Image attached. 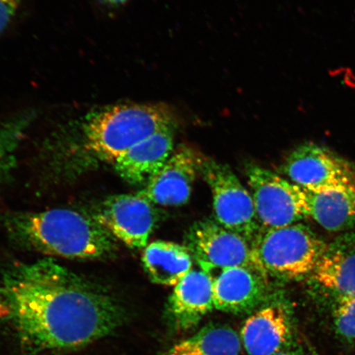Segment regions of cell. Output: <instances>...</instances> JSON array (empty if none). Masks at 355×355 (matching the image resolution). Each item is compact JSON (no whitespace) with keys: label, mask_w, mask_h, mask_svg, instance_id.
<instances>
[{"label":"cell","mask_w":355,"mask_h":355,"mask_svg":"<svg viewBox=\"0 0 355 355\" xmlns=\"http://www.w3.org/2000/svg\"><path fill=\"white\" fill-rule=\"evenodd\" d=\"M3 295L24 339L40 349L82 347L122 322L111 297L51 259L13 268Z\"/></svg>","instance_id":"1"},{"label":"cell","mask_w":355,"mask_h":355,"mask_svg":"<svg viewBox=\"0 0 355 355\" xmlns=\"http://www.w3.org/2000/svg\"><path fill=\"white\" fill-rule=\"evenodd\" d=\"M174 287L168 309L179 329L196 326L215 309L212 279L202 269H193Z\"/></svg>","instance_id":"14"},{"label":"cell","mask_w":355,"mask_h":355,"mask_svg":"<svg viewBox=\"0 0 355 355\" xmlns=\"http://www.w3.org/2000/svg\"><path fill=\"white\" fill-rule=\"evenodd\" d=\"M10 314V309L8 307L7 301L1 293H0V318L8 316Z\"/></svg>","instance_id":"21"},{"label":"cell","mask_w":355,"mask_h":355,"mask_svg":"<svg viewBox=\"0 0 355 355\" xmlns=\"http://www.w3.org/2000/svg\"><path fill=\"white\" fill-rule=\"evenodd\" d=\"M153 204L139 193L114 195L101 204L95 218L127 246L144 248L157 220Z\"/></svg>","instance_id":"9"},{"label":"cell","mask_w":355,"mask_h":355,"mask_svg":"<svg viewBox=\"0 0 355 355\" xmlns=\"http://www.w3.org/2000/svg\"><path fill=\"white\" fill-rule=\"evenodd\" d=\"M252 259L261 272L285 279L310 277L328 248L304 225L261 230L251 243Z\"/></svg>","instance_id":"4"},{"label":"cell","mask_w":355,"mask_h":355,"mask_svg":"<svg viewBox=\"0 0 355 355\" xmlns=\"http://www.w3.org/2000/svg\"><path fill=\"white\" fill-rule=\"evenodd\" d=\"M22 0H0V34L7 28Z\"/></svg>","instance_id":"20"},{"label":"cell","mask_w":355,"mask_h":355,"mask_svg":"<svg viewBox=\"0 0 355 355\" xmlns=\"http://www.w3.org/2000/svg\"><path fill=\"white\" fill-rule=\"evenodd\" d=\"M241 349V336L232 328L208 325L173 346L166 355H239Z\"/></svg>","instance_id":"18"},{"label":"cell","mask_w":355,"mask_h":355,"mask_svg":"<svg viewBox=\"0 0 355 355\" xmlns=\"http://www.w3.org/2000/svg\"><path fill=\"white\" fill-rule=\"evenodd\" d=\"M173 124L175 119L165 105L106 106L84 119V148L101 161L114 163L133 146Z\"/></svg>","instance_id":"3"},{"label":"cell","mask_w":355,"mask_h":355,"mask_svg":"<svg viewBox=\"0 0 355 355\" xmlns=\"http://www.w3.org/2000/svg\"><path fill=\"white\" fill-rule=\"evenodd\" d=\"M143 264L153 283L175 286L193 270L192 252L180 244L154 241L145 248Z\"/></svg>","instance_id":"16"},{"label":"cell","mask_w":355,"mask_h":355,"mask_svg":"<svg viewBox=\"0 0 355 355\" xmlns=\"http://www.w3.org/2000/svg\"><path fill=\"white\" fill-rule=\"evenodd\" d=\"M202 161L193 150L180 146L139 193L157 205H184L189 202Z\"/></svg>","instance_id":"10"},{"label":"cell","mask_w":355,"mask_h":355,"mask_svg":"<svg viewBox=\"0 0 355 355\" xmlns=\"http://www.w3.org/2000/svg\"><path fill=\"white\" fill-rule=\"evenodd\" d=\"M188 241L189 250L205 272L236 266L260 270L252 259L251 243L215 221L205 220L193 225Z\"/></svg>","instance_id":"7"},{"label":"cell","mask_w":355,"mask_h":355,"mask_svg":"<svg viewBox=\"0 0 355 355\" xmlns=\"http://www.w3.org/2000/svg\"><path fill=\"white\" fill-rule=\"evenodd\" d=\"M247 178L261 230L286 227L309 217L307 195L300 186L257 166L248 168Z\"/></svg>","instance_id":"6"},{"label":"cell","mask_w":355,"mask_h":355,"mask_svg":"<svg viewBox=\"0 0 355 355\" xmlns=\"http://www.w3.org/2000/svg\"><path fill=\"white\" fill-rule=\"evenodd\" d=\"M291 336L290 313L281 304L257 311L244 322L241 343L248 355H273L286 348Z\"/></svg>","instance_id":"13"},{"label":"cell","mask_w":355,"mask_h":355,"mask_svg":"<svg viewBox=\"0 0 355 355\" xmlns=\"http://www.w3.org/2000/svg\"><path fill=\"white\" fill-rule=\"evenodd\" d=\"M283 170L293 184L304 190L355 183V172L345 159L312 143L293 150L284 163Z\"/></svg>","instance_id":"8"},{"label":"cell","mask_w":355,"mask_h":355,"mask_svg":"<svg viewBox=\"0 0 355 355\" xmlns=\"http://www.w3.org/2000/svg\"><path fill=\"white\" fill-rule=\"evenodd\" d=\"M310 277L338 297L355 295V252L327 248Z\"/></svg>","instance_id":"17"},{"label":"cell","mask_w":355,"mask_h":355,"mask_svg":"<svg viewBox=\"0 0 355 355\" xmlns=\"http://www.w3.org/2000/svg\"><path fill=\"white\" fill-rule=\"evenodd\" d=\"M175 124L135 145L115 161L118 174L128 183L146 185L174 153Z\"/></svg>","instance_id":"12"},{"label":"cell","mask_w":355,"mask_h":355,"mask_svg":"<svg viewBox=\"0 0 355 355\" xmlns=\"http://www.w3.org/2000/svg\"><path fill=\"white\" fill-rule=\"evenodd\" d=\"M206 273L212 279L215 309L223 312L241 313L254 309L268 291V275L259 269L236 266Z\"/></svg>","instance_id":"11"},{"label":"cell","mask_w":355,"mask_h":355,"mask_svg":"<svg viewBox=\"0 0 355 355\" xmlns=\"http://www.w3.org/2000/svg\"><path fill=\"white\" fill-rule=\"evenodd\" d=\"M304 191L309 217L322 228L336 232L355 225V183Z\"/></svg>","instance_id":"15"},{"label":"cell","mask_w":355,"mask_h":355,"mask_svg":"<svg viewBox=\"0 0 355 355\" xmlns=\"http://www.w3.org/2000/svg\"><path fill=\"white\" fill-rule=\"evenodd\" d=\"M104 1L111 6L117 7L123 6L128 0H104Z\"/></svg>","instance_id":"23"},{"label":"cell","mask_w":355,"mask_h":355,"mask_svg":"<svg viewBox=\"0 0 355 355\" xmlns=\"http://www.w3.org/2000/svg\"><path fill=\"white\" fill-rule=\"evenodd\" d=\"M11 230L34 250L65 259H104L116 250V239L95 217L73 210L24 213L12 219Z\"/></svg>","instance_id":"2"},{"label":"cell","mask_w":355,"mask_h":355,"mask_svg":"<svg viewBox=\"0 0 355 355\" xmlns=\"http://www.w3.org/2000/svg\"><path fill=\"white\" fill-rule=\"evenodd\" d=\"M333 318L340 336L346 340H355V295L337 297Z\"/></svg>","instance_id":"19"},{"label":"cell","mask_w":355,"mask_h":355,"mask_svg":"<svg viewBox=\"0 0 355 355\" xmlns=\"http://www.w3.org/2000/svg\"><path fill=\"white\" fill-rule=\"evenodd\" d=\"M273 355H309L303 352L301 349H284Z\"/></svg>","instance_id":"22"},{"label":"cell","mask_w":355,"mask_h":355,"mask_svg":"<svg viewBox=\"0 0 355 355\" xmlns=\"http://www.w3.org/2000/svg\"><path fill=\"white\" fill-rule=\"evenodd\" d=\"M200 172L209 186L216 220L250 243L261 232L252 194L228 166L203 159Z\"/></svg>","instance_id":"5"}]
</instances>
